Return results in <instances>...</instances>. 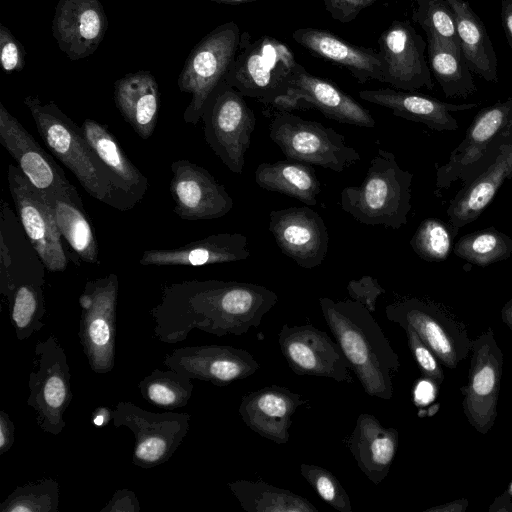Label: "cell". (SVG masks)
<instances>
[{
  "label": "cell",
  "instance_id": "8fae6325",
  "mask_svg": "<svg viewBox=\"0 0 512 512\" xmlns=\"http://www.w3.org/2000/svg\"><path fill=\"white\" fill-rule=\"evenodd\" d=\"M388 320L409 326L444 366L454 369L471 352L472 340L465 325L442 305L407 298L386 306Z\"/></svg>",
  "mask_w": 512,
  "mask_h": 512
},
{
  "label": "cell",
  "instance_id": "7c38bea8",
  "mask_svg": "<svg viewBox=\"0 0 512 512\" xmlns=\"http://www.w3.org/2000/svg\"><path fill=\"white\" fill-rule=\"evenodd\" d=\"M188 413H156L132 402L120 401L112 410L114 427H127L135 437L132 463L151 469L167 462L189 430Z\"/></svg>",
  "mask_w": 512,
  "mask_h": 512
},
{
  "label": "cell",
  "instance_id": "681fc988",
  "mask_svg": "<svg viewBox=\"0 0 512 512\" xmlns=\"http://www.w3.org/2000/svg\"><path fill=\"white\" fill-rule=\"evenodd\" d=\"M13 277L14 271L12 267L11 250L5 241L2 231L0 237V292L10 286Z\"/></svg>",
  "mask_w": 512,
  "mask_h": 512
},
{
  "label": "cell",
  "instance_id": "ffe728a7",
  "mask_svg": "<svg viewBox=\"0 0 512 512\" xmlns=\"http://www.w3.org/2000/svg\"><path fill=\"white\" fill-rule=\"evenodd\" d=\"M269 231L281 252L302 268L313 269L323 263L329 246L324 219L308 206L273 210Z\"/></svg>",
  "mask_w": 512,
  "mask_h": 512
},
{
  "label": "cell",
  "instance_id": "cb8c5ba5",
  "mask_svg": "<svg viewBox=\"0 0 512 512\" xmlns=\"http://www.w3.org/2000/svg\"><path fill=\"white\" fill-rule=\"evenodd\" d=\"M307 402L290 389L270 385L243 396L239 414L244 423L260 436L277 444L289 440V429L296 410Z\"/></svg>",
  "mask_w": 512,
  "mask_h": 512
},
{
  "label": "cell",
  "instance_id": "ee69618b",
  "mask_svg": "<svg viewBox=\"0 0 512 512\" xmlns=\"http://www.w3.org/2000/svg\"><path fill=\"white\" fill-rule=\"evenodd\" d=\"M406 332L409 348L418 364L422 375L436 385L442 384L444 373L441 362L432 350L421 340L418 334L409 326L403 327Z\"/></svg>",
  "mask_w": 512,
  "mask_h": 512
},
{
  "label": "cell",
  "instance_id": "7bdbcfd3",
  "mask_svg": "<svg viewBox=\"0 0 512 512\" xmlns=\"http://www.w3.org/2000/svg\"><path fill=\"white\" fill-rule=\"evenodd\" d=\"M300 474L332 508L339 512L352 511L349 495L332 472L318 465L303 463Z\"/></svg>",
  "mask_w": 512,
  "mask_h": 512
},
{
  "label": "cell",
  "instance_id": "4fadbf2b",
  "mask_svg": "<svg viewBox=\"0 0 512 512\" xmlns=\"http://www.w3.org/2000/svg\"><path fill=\"white\" fill-rule=\"evenodd\" d=\"M118 276L87 281L79 297V339L91 370L105 374L115 365Z\"/></svg>",
  "mask_w": 512,
  "mask_h": 512
},
{
  "label": "cell",
  "instance_id": "9c48e42d",
  "mask_svg": "<svg viewBox=\"0 0 512 512\" xmlns=\"http://www.w3.org/2000/svg\"><path fill=\"white\" fill-rule=\"evenodd\" d=\"M512 126V98L481 109L448 161L436 169V190L448 189L456 181L468 182L495 157Z\"/></svg>",
  "mask_w": 512,
  "mask_h": 512
},
{
  "label": "cell",
  "instance_id": "7a4b0ae2",
  "mask_svg": "<svg viewBox=\"0 0 512 512\" xmlns=\"http://www.w3.org/2000/svg\"><path fill=\"white\" fill-rule=\"evenodd\" d=\"M319 304L364 391L371 397L390 400L392 376L400 366L399 358L372 313L352 299L334 301L321 297Z\"/></svg>",
  "mask_w": 512,
  "mask_h": 512
},
{
  "label": "cell",
  "instance_id": "f907efd6",
  "mask_svg": "<svg viewBox=\"0 0 512 512\" xmlns=\"http://www.w3.org/2000/svg\"><path fill=\"white\" fill-rule=\"evenodd\" d=\"M15 441V425L5 411H0V455L9 451Z\"/></svg>",
  "mask_w": 512,
  "mask_h": 512
},
{
  "label": "cell",
  "instance_id": "52a82bcc",
  "mask_svg": "<svg viewBox=\"0 0 512 512\" xmlns=\"http://www.w3.org/2000/svg\"><path fill=\"white\" fill-rule=\"evenodd\" d=\"M244 97L223 80L207 99L201 116L206 143L235 174L243 172L256 126L254 111Z\"/></svg>",
  "mask_w": 512,
  "mask_h": 512
},
{
  "label": "cell",
  "instance_id": "3957f363",
  "mask_svg": "<svg viewBox=\"0 0 512 512\" xmlns=\"http://www.w3.org/2000/svg\"><path fill=\"white\" fill-rule=\"evenodd\" d=\"M23 102L47 148L75 175L91 197L120 211L136 205L118 187L91 148L82 128L53 101L42 103L38 97L29 95Z\"/></svg>",
  "mask_w": 512,
  "mask_h": 512
},
{
  "label": "cell",
  "instance_id": "7dc6e473",
  "mask_svg": "<svg viewBox=\"0 0 512 512\" xmlns=\"http://www.w3.org/2000/svg\"><path fill=\"white\" fill-rule=\"evenodd\" d=\"M377 0H323L326 11L341 23L353 21L359 13Z\"/></svg>",
  "mask_w": 512,
  "mask_h": 512
},
{
  "label": "cell",
  "instance_id": "7402d4cb",
  "mask_svg": "<svg viewBox=\"0 0 512 512\" xmlns=\"http://www.w3.org/2000/svg\"><path fill=\"white\" fill-rule=\"evenodd\" d=\"M108 19L99 0H59L52 21V34L69 59L93 54L102 42Z\"/></svg>",
  "mask_w": 512,
  "mask_h": 512
},
{
  "label": "cell",
  "instance_id": "5bb4252c",
  "mask_svg": "<svg viewBox=\"0 0 512 512\" xmlns=\"http://www.w3.org/2000/svg\"><path fill=\"white\" fill-rule=\"evenodd\" d=\"M8 185L26 235L51 272H63L68 258L47 196L33 186L18 166H8Z\"/></svg>",
  "mask_w": 512,
  "mask_h": 512
},
{
  "label": "cell",
  "instance_id": "4dcf8cb0",
  "mask_svg": "<svg viewBox=\"0 0 512 512\" xmlns=\"http://www.w3.org/2000/svg\"><path fill=\"white\" fill-rule=\"evenodd\" d=\"M81 128L91 148L118 187L137 204L147 191V177L131 162L106 125L87 118Z\"/></svg>",
  "mask_w": 512,
  "mask_h": 512
},
{
  "label": "cell",
  "instance_id": "74e56055",
  "mask_svg": "<svg viewBox=\"0 0 512 512\" xmlns=\"http://www.w3.org/2000/svg\"><path fill=\"white\" fill-rule=\"evenodd\" d=\"M453 252L468 263L485 267L511 257L512 239L494 227L484 228L460 237Z\"/></svg>",
  "mask_w": 512,
  "mask_h": 512
},
{
  "label": "cell",
  "instance_id": "ab89813d",
  "mask_svg": "<svg viewBox=\"0 0 512 512\" xmlns=\"http://www.w3.org/2000/svg\"><path fill=\"white\" fill-rule=\"evenodd\" d=\"M59 483L44 478L16 487L0 504V512H57Z\"/></svg>",
  "mask_w": 512,
  "mask_h": 512
},
{
  "label": "cell",
  "instance_id": "f1b7e54d",
  "mask_svg": "<svg viewBox=\"0 0 512 512\" xmlns=\"http://www.w3.org/2000/svg\"><path fill=\"white\" fill-rule=\"evenodd\" d=\"M398 441L395 428H386L374 415L362 413L356 420L348 447L361 471L372 483L379 484L388 475Z\"/></svg>",
  "mask_w": 512,
  "mask_h": 512
},
{
  "label": "cell",
  "instance_id": "f35d334b",
  "mask_svg": "<svg viewBox=\"0 0 512 512\" xmlns=\"http://www.w3.org/2000/svg\"><path fill=\"white\" fill-rule=\"evenodd\" d=\"M138 389L148 403L173 410L187 405L194 385L190 377L173 369L156 368L139 382Z\"/></svg>",
  "mask_w": 512,
  "mask_h": 512
},
{
  "label": "cell",
  "instance_id": "f6af8a7d",
  "mask_svg": "<svg viewBox=\"0 0 512 512\" xmlns=\"http://www.w3.org/2000/svg\"><path fill=\"white\" fill-rule=\"evenodd\" d=\"M0 61L7 74L21 71L25 66V50L3 24L0 25Z\"/></svg>",
  "mask_w": 512,
  "mask_h": 512
},
{
  "label": "cell",
  "instance_id": "f546056e",
  "mask_svg": "<svg viewBox=\"0 0 512 512\" xmlns=\"http://www.w3.org/2000/svg\"><path fill=\"white\" fill-rule=\"evenodd\" d=\"M114 101L123 119L141 139L152 136L160 111V91L150 71L140 70L118 79L114 83Z\"/></svg>",
  "mask_w": 512,
  "mask_h": 512
},
{
  "label": "cell",
  "instance_id": "6da1fadb",
  "mask_svg": "<svg viewBox=\"0 0 512 512\" xmlns=\"http://www.w3.org/2000/svg\"><path fill=\"white\" fill-rule=\"evenodd\" d=\"M265 286L237 281H185L164 288L151 310L155 337L168 344L184 341L193 329L241 336L260 325L277 303Z\"/></svg>",
  "mask_w": 512,
  "mask_h": 512
},
{
  "label": "cell",
  "instance_id": "836d02e7",
  "mask_svg": "<svg viewBox=\"0 0 512 512\" xmlns=\"http://www.w3.org/2000/svg\"><path fill=\"white\" fill-rule=\"evenodd\" d=\"M427 58L432 75L447 98H467L477 91L459 45L427 36Z\"/></svg>",
  "mask_w": 512,
  "mask_h": 512
},
{
  "label": "cell",
  "instance_id": "f5cc1de1",
  "mask_svg": "<svg viewBox=\"0 0 512 512\" xmlns=\"http://www.w3.org/2000/svg\"><path fill=\"white\" fill-rule=\"evenodd\" d=\"M468 505L467 500H458L451 503L444 504L442 506L432 507L426 510V512H462Z\"/></svg>",
  "mask_w": 512,
  "mask_h": 512
},
{
  "label": "cell",
  "instance_id": "5b68a950",
  "mask_svg": "<svg viewBox=\"0 0 512 512\" xmlns=\"http://www.w3.org/2000/svg\"><path fill=\"white\" fill-rule=\"evenodd\" d=\"M299 64L289 46L279 39L264 35L251 41L250 34L242 32L239 50L224 81L243 96L274 107L288 95Z\"/></svg>",
  "mask_w": 512,
  "mask_h": 512
},
{
  "label": "cell",
  "instance_id": "30bf717a",
  "mask_svg": "<svg viewBox=\"0 0 512 512\" xmlns=\"http://www.w3.org/2000/svg\"><path fill=\"white\" fill-rule=\"evenodd\" d=\"M28 387L27 404L35 411L38 426L59 435L66 426L64 415L73 392L67 356L56 336L36 343Z\"/></svg>",
  "mask_w": 512,
  "mask_h": 512
},
{
  "label": "cell",
  "instance_id": "83f0119b",
  "mask_svg": "<svg viewBox=\"0 0 512 512\" xmlns=\"http://www.w3.org/2000/svg\"><path fill=\"white\" fill-rule=\"evenodd\" d=\"M248 240L241 233L209 235L175 249H151L142 253L141 265L203 266L246 260Z\"/></svg>",
  "mask_w": 512,
  "mask_h": 512
},
{
  "label": "cell",
  "instance_id": "4316f807",
  "mask_svg": "<svg viewBox=\"0 0 512 512\" xmlns=\"http://www.w3.org/2000/svg\"><path fill=\"white\" fill-rule=\"evenodd\" d=\"M292 38L313 54L345 67L360 84L369 80L385 83L383 59L374 49L351 44L318 28L296 29Z\"/></svg>",
  "mask_w": 512,
  "mask_h": 512
},
{
  "label": "cell",
  "instance_id": "e575fe53",
  "mask_svg": "<svg viewBox=\"0 0 512 512\" xmlns=\"http://www.w3.org/2000/svg\"><path fill=\"white\" fill-rule=\"evenodd\" d=\"M1 294L8 301L11 322L18 340L28 339L43 328L45 303L40 279H23L14 274L12 283Z\"/></svg>",
  "mask_w": 512,
  "mask_h": 512
},
{
  "label": "cell",
  "instance_id": "603a6c76",
  "mask_svg": "<svg viewBox=\"0 0 512 512\" xmlns=\"http://www.w3.org/2000/svg\"><path fill=\"white\" fill-rule=\"evenodd\" d=\"M512 178V126L499 149L481 172L464 183L447 208L449 224L460 229L474 222L490 205L501 186Z\"/></svg>",
  "mask_w": 512,
  "mask_h": 512
},
{
  "label": "cell",
  "instance_id": "44dd1931",
  "mask_svg": "<svg viewBox=\"0 0 512 512\" xmlns=\"http://www.w3.org/2000/svg\"><path fill=\"white\" fill-rule=\"evenodd\" d=\"M163 364L191 379L215 386L245 379L260 368L248 351L216 344L177 348L165 355Z\"/></svg>",
  "mask_w": 512,
  "mask_h": 512
},
{
  "label": "cell",
  "instance_id": "2e32d148",
  "mask_svg": "<svg viewBox=\"0 0 512 512\" xmlns=\"http://www.w3.org/2000/svg\"><path fill=\"white\" fill-rule=\"evenodd\" d=\"M471 352L469 382L463 392V409L470 425L477 432L486 434L497 416L503 352L491 328L472 340Z\"/></svg>",
  "mask_w": 512,
  "mask_h": 512
},
{
  "label": "cell",
  "instance_id": "816d5d0a",
  "mask_svg": "<svg viewBox=\"0 0 512 512\" xmlns=\"http://www.w3.org/2000/svg\"><path fill=\"white\" fill-rule=\"evenodd\" d=\"M501 23L512 50V0L501 1Z\"/></svg>",
  "mask_w": 512,
  "mask_h": 512
},
{
  "label": "cell",
  "instance_id": "db71d44e",
  "mask_svg": "<svg viewBox=\"0 0 512 512\" xmlns=\"http://www.w3.org/2000/svg\"><path fill=\"white\" fill-rule=\"evenodd\" d=\"M502 321L512 331V298L503 306L501 311Z\"/></svg>",
  "mask_w": 512,
  "mask_h": 512
},
{
  "label": "cell",
  "instance_id": "d6a6232c",
  "mask_svg": "<svg viewBox=\"0 0 512 512\" xmlns=\"http://www.w3.org/2000/svg\"><path fill=\"white\" fill-rule=\"evenodd\" d=\"M255 182L265 190L295 198L307 206L316 205L321 192L314 168L291 159L260 163L255 170Z\"/></svg>",
  "mask_w": 512,
  "mask_h": 512
},
{
  "label": "cell",
  "instance_id": "8992f818",
  "mask_svg": "<svg viewBox=\"0 0 512 512\" xmlns=\"http://www.w3.org/2000/svg\"><path fill=\"white\" fill-rule=\"evenodd\" d=\"M240 41L239 26L229 21L217 26L193 47L177 81L180 91L191 95L183 113L185 123L198 124L207 99L233 63Z\"/></svg>",
  "mask_w": 512,
  "mask_h": 512
},
{
  "label": "cell",
  "instance_id": "9f6ffc18",
  "mask_svg": "<svg viewBox=\"0 0 512 512\" xmlns=\"http://www.w3.org/2000/svg\"><path fill=\"white\" fill-rule=\"evenodd\" d=\"M507 493L512 496V482L510 483L509 487H508V491Z\"/></svg>",
  "mask_w": 512,
  "mask_h": 512
},
{
  "label": "cell",
  "instance_id": "277c9868",
  "mask_svg": "<svg viewBox=\"0 0 512 512\" xmlns=\"http://www.w3.org/2000/svg\"><path fill=\"white\" fill-rule=\"evenodd\" d=\"M413 174L402 169L394 153L379 148L359 186L340 193V206L365 225L399 229L412 209Z\"/></svg>",
  "mask_w": 512,
  "mask_h": 512
},
{
  "label": "cell",
  "instance_id": "60d3db41",
  "mask_svg": "<svg viewBox=\"0 0 512 512\" xmlns=\"http://www.w3.org/2000/svg\"><path fill=\"white\" fill-rule=\"evenodd\" d=\"M458 231L449 222L434 217L426 218L417 227L410 245L422 260L442 262L449 257L453 238Z\"/></svg>",
  "mask_w": 512,
  "mask_h": 512
},
{
  "label": "cell",
  "instance_id": "b9f144b4",
  "mask_svg": "<svg viewBox=\"0 0 512 512\" xmlns=\"http://www.w3.org/2000/svg\"><path fill=\"white\" fill-rule=\"evenodd\" d=\"M412 20L422 27L426 36L460 46L456 18L447 0H416Z\"/></svg>",
  "mask_w": 512,
  "mask_h": 512
},
{
  "label": "cell",
  "instance_id": "c3c4849f",
  "mask_svg": "<svg viewBox=\"0 0 512 512\" xmlns=\"http://www.w3.org/2000/svg\"><path fill=\"white\" fill-rule=\"evenodd\" d=\"M140 504L136 494L127 488L118 489L101 512H139Z\"/></svg>",
  "mask_w": 512,
  "mask_h": 512
},
{
  "label": "cell",
  "instance_id": "ac0fdd59",
  "mask_svg": "<svg viewBox=\"0 0 512 512\" xmlns=\"http://www.w3.org/2000/svg\"><path fill=\"white\" fill-rule=\"evenodd\" d=\"M385 69V83L402 91L433 89L425 55L427 42L407 20H395L378 38Z\"/></svg>",
  "mask_w": 512,
  "mask_h": 512
},
{
  "label": "cell",
  "instance_id": "d590c367",
  "mask_svg": "<svg viewBox=\"0 0 512 512\" xmlns=\"http://www.w3.org/2000/svg\"><path fill=\"white\" fill-rule=\"evenodd\" d=\"M228 487L248 512H318L301 495L262 480H236L228 483Z\"/></svg>",
  "mask_w": 512,
  "mask_h": 512
},
{
  "label": "cell",
  "instance_id": "11a10c76",
  "mask_svg": "<svg viewBox=\"0 0 512 512\" xmlns=\"http://www.w3.org/2000/svg\"><path fill=\"white\" fill-rule=\"evenodd\" d=\"M216 3H222V4H241V3H247V2H254L258 0H210Z\"/></svg>",
  "mask_w": 512,
  "mask_h": 512
},
{
  "label": "cell",
  "instance_id": "1f68e13d",
  "mask_svg": "<svg viewBox=\"0 0 512 512\" xmlns=\"http://www.w3.org/2000/svg\"><path fill=\"white\" fill-rule=\"evenodd\" d=\"M452 8L463 56L472 71L487 82H498V59L480 17L465 0H447Z\"/></svg>",
  "mask_w": 512,
  "mask_h": 512
},
{
  "label": "cell",
  "instance_id": "e0dca14e",
  "mask_svg": "<svg viewBox=\"0 0 512 512\" xmlns=\"http://www.w3.org/2000/svg\"><path fill=\"white\" fill-rule=\"evenodd\" d=\"M278 343L284 359L296 375L351 381L350 366L338 343L313 325L284 324Z\"/></svg>",
  "mask_w": 512,
  "mask_h": 512
},
{
  "label": "cell",
  "instance_id": "bcb514c9",
  "mask_svg": "<svg viewBox=\"0 0 512 512\" xmlns=\"http://www.w3.org/2000/svg\"><path fill=\"white\" fill-rule=\"evenodd\" d=\"M347 292L352 300L372 313L376 310L377 299L385 293V289L376 278L365 275L360 279L350 280L347 284Z\"/></svg>",
  "mask_w": 512,
  "mask_h": 512
},
{
  "label": "cell",
  "instance_id": "8d00e7d4",
  "mask_svg": "<svg viewBox=\"0 0 512 512\" xmlns=\"http://www.w3.org/2000/svg\"><path fill=\"white\" fill-rule=\"evenodd\" d=\"M48 200L62 237L77 257L86 263H98L97 240L83 206L64 197H50Z\"/></svg>",
  "mask_w": 512,
  "mask_h": 512
},
{
  "label": "cell",
  "instance_id": "9a60e30c",
  "mask_svg": "<svg viewBox=\"0 0 512 512\" xmlns=\"http://www.w3.org/2000/svg\"><path fill=\"white\" fill-rule=\"evenodd\" d=\"M0 143L13 157L30 183L50 197L68 198L79 206L82 199L61 167L0 102Z\"/></svg>",
  "mask_w": 512,
  "mask_h": 512
},
{
  "label": "cell",
  "instance_id": "484cf974",
  "mask_svg": "<svg viewBox=\"0 0 512 512\" xmlns=\"http://www.w3.org/2000/svg\"><path fill=\"white\" fill-rule=\"evenodd\" d=\"M359 97L390 109L394 116L424 124L437 132L457 130L459 124L452 113L470 110L479 105L478 103H448L416 91H402L394 88L361 90Z\"/></svg>",
  "mask_w": 512,
  "mask_h": 512
},
{
  "label": "cell",
  "instance_id": "ba28073f",
  "mask_svg": "<svg viewBox=\"0 0 512 512\" xmlns=\"http://www.w3.org/2000/svg\"><path fill=\"white\" fill-rule=\"evenodd\" d=\"M269 137L287 159L338 173L361 159L341 133L287 111L277 110L274 114L269 124Z\"/></svg>",
  "mask_w": 512,
  "mask_h": 512
},
{
  "label": "cell",
  "instance_id": "d4e9b609",
  "mask_svg": "<svg viewBox=\"0 0 512 512\" xmlns=\"http://www.w3.org/2000/svg\"><path fill=\"white\" fill-rule=\"evenodd\" d=\"M305 108H315L325 117L343 124L373 128L371 113L333 82L315 76L298 65L289 85V93Z\"/></svg>",
  "mask_w": 512,
  "mask_h": 512
},
{
  "label": "cell",
  "instance_id": "d6986e66",
  "mask_svg": "<svg viewBox=\"0 0 512 512\" xmlns=\"http://www.w3.org/2000/svg\"><path fill=\"white\" fill-rule=\"evenodd\" d=\"M171 172L169 191L173 211L182 220L218 219L233 208V199L224 185L204 167L181 159L172 162Z\"/></svg>",
  "mask_w": 512,
  "mask_h": 512
}]
</instances>
